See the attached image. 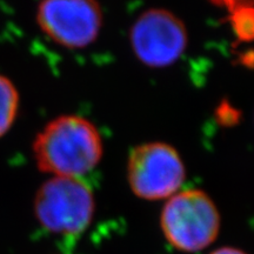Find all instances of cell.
<instances>
[{"label":"cell","mask_w":254,"mask_h":254,"mask_svg":"<svg viewBox=\"0 0 254 254\" xmlns=\"http://www.w3.org/2000/svg\"><path fill=\"white\" fill-rule=\"evenodd\" d=\"M39 171L51 177L82 178L93 171L104 153L97 126L80 116H60L46 124L32 145Z\"/></svg>","instance_id":"1"},{"label":"cell","mask_w":254,"mask_h":254,"mask_svg":"<svg viewBox=\"0 0 254 254\" xmlns=\"http://www.w3.org/2000/svg\"><path fill=\"white\" fill-rule=\"evenodd\" d=\"M221 218L207 193L198 189L177 192L165 202L160 228L173 249L183 253L201 252L218 239Z\"/></svg>","instance_id":"2"},{"label":"cell","mask_w":254,"mask_h":254,"mask_svg":"<svg viewBox=\"0 0 254 254\" xmlns=\"http://www.w3.org/2000/svg\"><path fill=\"white\" fill-rule=\"evenodd\" d=\"M33 209L38 222L50 233L80 236L93 221V190L81 178L51 177L38 189Z\"/></svg>","instance_id":"3"},{"label":"cell","mask_w":254,"mask_h":254,"mask_svg":"<svg viewBox=\"0 0 254 254\" xmlns=\"http://www.w3.org/2000/svg\"><path fill=\"white\" fill-rule=\"evenodd\" d=\"M127 182L138 198L167 200L182 189L186 167L173 146L163 141L135 146L127 159Z\"/></svg>","instance_id":"4"},{"label":"cell","mask_w":254,"mask_h":254,"mask_svg":"<svg viewBox=\"0 0 254 254\" xmlns=\"http://www.w3.org/2000/svg\"><path fill=\"white\" fill-rule=\"evenodd\" d=\"M36 19L40 31L57 45L81 50L98 39L104 15L98 0H41Z\"/></svg>","instance_id":"5"},{"label":"cell","mask_w":254,"mask_h":254,"mask_svg":"<svg viewBox=\"0 0 254 254\" xmlns=\"http://www.w3.org/2000/svg\"><path fill=\"white\" fill-rule=\"evenodd\" d=\"M133 53L152 68L173 65L184 55L189 33L184 21L165 8L146 9L135 19L129 31Z\"/></svg>","instance_id":"6"},{"label":"cell","mask_w":254,"mask_h":254,"mask_svg":"<svg viewBox=\"0 0 254 254\" xmlns=\"http://www.w3.org/2000/svg\"><path fill=\"white\" fill-rule=\"evenodd\" d=\"M19 92L7 77L0 74V138L7 133L17 119Z\"/></svg>","instance_id":"7"},{"label":"cell","mask_w":254,"mask_h":254,"mask_svg":"<svg viewBox=\"0 0 254 254\" xmlns=\"http://www.w3.org/2000/svg\"><path fill=\"white\" fill-rule=\"evenodd\" d=\"M253 5L240 6L230 12V23L236 37L243 43H250L253 39Z\"/></svg>","instance_id":"8"},{"label":"cell","mask_w":254,"mask_h":254,"mask_svg":"<svg viewBox=\"0 0 254 254\" xmlns=\"http://www.w3.org/2000/svg\"><path fill=\"white\" fill-rule=\"evenodd\" d=\"M211 1L214 5L228 9V12L233 11V9L240 7V6L253 5L252 0H211Z\"/></svg>","instance_id":"9"},{"label":"cell","mask_w":254,"mask_h":254,"mask_svg":"<svg viewBox=\"0 0 254 254\" xmlns=\"http://www.w3.org/2000/svg\"><path fill=\"white\" fill-rule=\"evenodd\" d=\"M209 254H247V253L244 252L243 250L237 249V247L224 246V247H219V249L214 250L213 252H211Z\"/></svg>","instance_id":"10"}]
</instances>
